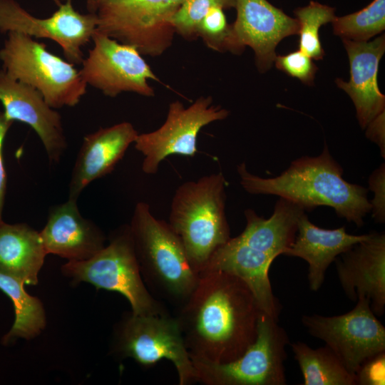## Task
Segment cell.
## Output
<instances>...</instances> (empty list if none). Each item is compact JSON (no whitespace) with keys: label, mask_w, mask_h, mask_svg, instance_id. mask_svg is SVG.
Listing matches in <instances>:
<instances>
[{"label":"cell","mask_w":385,"mask_h":385,"mask_svg":"<svg viewBox=\"0 0 385 385\" xmlns=\"http://www.w3.org/2000/svg\"><path fill=\"white\" fill-rule=\"evenodd\" d=\"M260 311L242 279L211 271L200 274L176 317L190 356L227 363L239 358L255 340Z\"/></svg>","instance_id":"6da1fadb"},{"label":"cell","mask_w":385,"mask_h":385,"mask_svg":"<svg viewBox=\"0 0 385 385\" xmlns=\"http://www.w3.org/2000/svg\"><path fill=\"white\" fill-rule=\"evenodd\" d=\"M237 170L242 187L250 194L277 195L304 210L328 206L338 217L358 227L371 212L368 189L343 178V169L331 155L326 143L320 155L295 159L274 178H261L250 173L245 163L239 164Z\"/></svg>","instance_id":"7a4b0ae2"},{"label":"cell","mask_w":385,"mask_h":385,"mask_svg":"<svg viewBox=\"0 0 385 385\" xmlns=\"http://www.w3.org/2000/svg\"><path fill=\"white\" fill-rule=\"evenodd\" d=\"M225 185L219 172L183 183L173 197L168 224L199 274L215 251L230 238Z\"/></svg>","instance_id":"3957f363"},{"label":"cell","mask_w":385,"mask_h":385,"mask_svg":"<svg viewBox=\"0 0 385 385\" xmlns=\"http://www.w3.org/2000/svg\"><path fill=\"white\" fill-rule=\"evenodd\" d=\"M129 228L144 282L180 308L200 279L168 222L157 219L144 202L136 204Z\"/></svg>","instance_id":"277c9868"},{"label":"cell","mask_w":385,"mask_h":385,"mask_svg":"<svg viewBox=\"0 0 385 385\" xmlns=\"http://www.w3.org/2000/svg\"><path fill=\"white\" fill-rule=\"evenodd\" d=\"M62 274L74 284L88 282L97 289L123 295L135 314L168 312L163 304L148 291L142 277L129 225L116 230L109 243L92 257L68 261L61 266Z\"/></svg>","instance_id":"5b68a950"},{"label":"cell","mask_w":385,"mask_h":385,"mask_svg":"<svg viewBox=\"0 0 385 385\" xmlns=\"http://www.w3.org/2000/svg\"><path fill=\"white\" fill-rule=\"evenodd\" d=\"M0 60L3 71L38 91L53 108L76 106L87 84L74 64L48 51L45 44L20 32L7 33Z\"/></svg>","instance_id":"8992f818"},{"label":"cell","mask_w":385,"mask_h":385,"mask_svg":"<svg viewBox=\"0 0 385 385\" xmlns=\"http://www.w3.org/2000/svg\"><path fill=\"white\" fill-rule=\"evenodd\" d=\"M286 331L268 314L260 311L254 342L237 359L227 363L212 362L190 356L197 381L205 385H284V362Z\"/></svg>","instance_id":"52a82bcc"},{"label":"cell","mask_w":385,"mask_h":385,"mask_svg":"<svg viewBox=\"0 0 385 385\" xmlns=\"http://www.w3.org/2000/svg\"><path fill=\"white\" fill-rule=\"evenodd\" d=\"M111 349L120 358H131L145 367L167 359L176 369L180 385L197 382L178 320L168 312L123 314L115 327Z\"/></svg>","instance_id":"ba28073f"},{"label":"cell","mask_w":385,"mask_h":385,"mask_svg":"<svg viewBox=\"0 0 385 385\" xmlns=\"http://www.w3.org/2000/svg\"><path fill=\"white\" fill-rule=\"evenodd\" d=\"M186 0H100L96 31L134 46L141 55L158 56L175 34L172 18Z\"/></svg>","instance_id":"9c48e42d"},{"label":"cell","mask_w":385,"mask_h":385,"mask_svg":"<svg viewBox=\"0 0 385 385\" xmlns=\"http://www.w3.org/2000/svg\"><path fill=\"white\" fill-rule=\"evenodd\" d=\"M302 323L312 336L324 341L355 376L366 360L385 351V327L366 297H359L356 306L345 314L303 315Z\"/></svg>","instance_id":"30bf717a"},{"label":"cell","mask_w":385,"mask_h":385,"mask_svg":"<svg viewBox=\"0 0 385 385\" xmlns=\"http://www.w3.org/2000/svg\"><path fill=\"white\" fill-rule=\"evenodd\" d=\"M228 115L227 110L212 105L210 96L200 97L188 108L178 101L172 102L164 123L154 131L138 134L134 142L144 155L142 170L155 174L160 163L171 155L193 157L200 130Z\"/></svg>","instance_id":"8fae6325"},{"label":"cell","mask_w":385,"mask_h":385,"mask_svg":"<svg viewBox=\"0 0 385 385\" xmlns=\"http://www.w3.org/2000/svg\"><path fill=\"white\" fill-rule=\"evenodd\" d=\"M92 41L93 48L83 58L80 70L87 86L110 97H115L123 92H133L147 97L155 95L148 81L160 80L137 48L97 31Z\"/></svg>","instance_id":"7c38bea8"},{"label":"cell","mask_w":385,"mask_h":385,"mask_svg":"<svg viewBox=\"0 0 385 385\" xmlns=\"http://www.w3.org/2000/svg\"><path fill=\"white\" fill-rule=\"evenodd\" d=\"M58 9L48 18H36L15 0H0V31L23 33L32 38L51 39L62 48L66 60L81 64L82 48L92 41L96 31V14L77 11L72 0H56Z\"/></svg>","instance_id":"4fadbf2b"},{"label":"cell","mask_w":385,"mask_h":385,"mask_svg":"<svg viewBox=\"0 0 385 385\" xmlns=\"http://www.w3.org/2000/svg\"><path fill=\"white\" fill-rule=\"evenodd\" d=\"M235 9L237 17L230 24L227 51L239 54L246 46L251 47L259 71L265 72L274 63L277 44L299 34V21L267 0H236Z\"/></svg>","instance_id":"5bb4252c"},{"label":"cell","mask_w":385,"mask_h":385,"mask_svg":"<svg viewBox=\"0 0 385 385\" xmlns=\"http://www.w3.org/2000/svg\"><path fill=\"white\" fill-rule=\"evenodd\" d=\"M340 284L350 300L369 299L375 315L385 310V235L370 232L334 261Z\"/></svg>","instance_id":"9a60e30c"},{"label":"cell","mask_w":385,"mask_h":385,"mask_svg":"<svg viewBox=\"0 0 385 385\" xmlns=\"http://www.w3.org/2000/svg\"><path fill=\"white\" fill-rule=\"evenodd\" d=\"M0 102L10 121L29 125L41 139L51 163H58L67 148L61 115L39 91L0 71Z\"/></svg>","instance_id":"2e32d148"},{"label":"cell","mask_w":385,"mask_h":385,"mask_svg":"<svg viewBox=\"0 0 385 385\" xmlns=\"http://www.w3.org/2000/svg\"><path fill=\"white\" fill-rule=\"evenodd\" d=\"M350 66V78H337V86L352 100L356 118L362 129L384 112L385 96L378 86L379 61L385 51L384 35L371 41L358 42L342 39Z\"/></svg>","instance_id":"e0dca14e"},{"label":"cell","mask_w":385,"mask_h":385,"mask_svg":"<svg viewBox=\"0 0 385 385\" xmlns=\"http://www.w3.org/2000/svg\"><path fill=\"white\" fill-rule=\"evenodd\" d=\"M39 232L47 254L68 261L88 260L106 246L103 231L81 215L77 200L68 198L66 202L53 206Z\"/></svg>","instance_id":"ac0fdd59"},{"label":"cell","mask_w":385,"mask_h":385,"mask_svg":"<svg viewBox=\"0 0 385 385\" xmlns=\"http://www.w3.org/2000/svg\"><path fill=\"white\" fill-rule=\"evenodd\" d=\"M138 135L129 122L101 128L86 135L71 173L68 198L78 200L88 185L110 173Z\"/></svg>","instance_id":"d6986e66"},{"label":"cell","mask_w":385,"mask_h":385,"mask_svg":"<svg viewBox=\"0 0 385 385\" xmlns=\"http://www.w3.org/2000/svg\"><path fill=\"white\" fill-rule=\"evenodd\" d=\"M274 258L254 249L237 236L217 249L200 272L221 271L242 279L252 291L260 309L279 319L281 307L274 297L269 270Z\"/></svg>","instance_id":"ffe728a7"},{"label":"cell","mask_w":385,"mask_h":385,"mask_svg":"<svg viewBox=\"0 0 385 385\" xmlns=\"http://www.w3.org/2000/svg\"><path fill=\"white\" fill-rule=\"evenodd\" d=\"M369 236V233L349 234L344 227L334 230L319 227L304 213L299 220L295 240L284 255L299 257L307 262L309 287L312 291H317L324 281L331 263L339 255Z\"/></svg>","instance_id":"44dd1931"},{"label":"cell","mask_w":385,"mask_h":385,"mask_svg":"<svg viewBox=\"0 0 385 385\" xmlns=\"http://www.w3.org/2000/svg\"><path fill=\"white\" fill-rule=\"evenodd\" d=\"M305 210L283 197L276 202L271 217L265 219L252 209L245 210L246 226L237 237L251 247L276 258L293 244L298 223Z\"/></svg>","instance_id":"7402d4cb"},{"label":"cell","mask_w":385,"mask_h":385,"mask_svg":"<svg viewBox=\"0 0 385 385\" xmlns=\"http://www.w3.org/2000/svg\"><path fill=\"white\" fill-rule=\"evenodd\" d=\"M47 252L40 232L26 223H0V273L36 285Z\"/></svg>","instance_id":"603a6c76"},{"label":"cell","mask_w":385,"mask_h":385,"mask_svg":"<svg viewBox=\"0 0 385 385\" xmlns=\"http://www.w3.org/2000/svg\"><path fill=\"white\" fill-rule=\"evenodd\" d=\"M25 284L14 277L0 273V290L11 300L15 319L11 329L1 339L4 345L17 339H31L45 328L46 313L41 300L30 295L24 289Z\"/></svg>","instance_id":"cb8c5ba5"},{"label":"cell","mask_w":385,"mask_h":385,"mask_svg":"<svg viewBox=\"0 0 385 385\" xmlns=\"http://www.w3.org/2000/svg\"><path fill=\"white\" fill-rule=\"evenodd\" d=\"M291 347L303 375V385H356V376L327 345L313 349L295 342Z\"/></svg>","instance_id":"d4e9b609"},{"label":"cell","mask_w":385,"mask_h":385,"mask_svg":"<svg viewBox=\"0 0 385 385\" xmlns=\"http://www.w3.org/2000/svg\"><path fill=\"white\" fill-rule=\"evenodd\" d=\"M335 35L353 41H368L385 29V0H373L362 9L332 22Z\"/></svg>","instance_id":"484cf974"},{"label":"cell","mask_w":385,"mask_h":385,"mask_svg":"<svg viewBox=\"0 0 385 385\" xmlns=\"http://www.w3.org/2000/svg\"><path fill=\"white\" fill-rule=\"evenodd\" d=\"M294 14L299 24V50L312 59H322L324 51L319 39V29L332 22L337 16L335 9L311 1L306 6L297 8Z\"/></svg>","instance_id":"4316f807"},{"label":"cell","mask_w":385,"mask_h":385,"mask_svg":"<svg viewBox=\"0 0 385 385\" xmlns=\"http://www.w3.org/2000/svg\"><path fill=\"white\" fill-rule=\"evenodd\" d=\"M236 0H186L175 13L171 23L175 33L186 39L197 38V27L203 17L212 9L235 8Z\"/></svg>","instance_id":"83f0119b"},{"label":"cell","mask_w":385,"mask_h":385,"mask_svg":"<svg viewBox=\"0 0 385 385\" xmlns=\"http://www.w3.org/2000/svg\"><path fill=\"white\" fill-rule=\"evenodd\" d=\"M230 32L231 25L227 23L223 9L216 7L211 9L200 21L197 37H200L210 48L225 51Z\"/></svg>","instance_id":"f1b7e54d"},{"label":"cell","mask_w":385,"mask_h":385,"mask_svg":"<svg viewBox=\"0 0 385 385\" xmlns=\"http://www.w3.org/2000/svg\"><path fill=\"white\" fill-rule=\"evenodd\" d=\"M274 63L277 68L287 75L298 78L304 84H313L318 68L312 58L300 50L276 56Z\"/></svg>","instance_id":"f546056e"},{"label":"cell","mask_w":385,"mask_h":385,"mask_svg":"<svg viewBox=\"0 0 385 385\" xmlns=\"http://www.w3.org/2000/svg\"><path fill=\"white\" fill-rule=\"evenodd\" d=\"M369 189L374 192V198L370 201L371 212L374 221L384 223L385 221V165L381 163L369 176Z\"/></svg>","instance_id":"4dcf8cb0"},{"label":"cell","mask_w":385,"mask_h":385,"mask_svg":"<svg viewBox=\"0 0 385 385\" xmlns=\"http://www.w3.org/2000/svg\"><path fill=\"white\" fill-rule=\"evenodd\" d=\"M385 382V351L366 360L356 373V384L381 385Z\"/></svg>","instance_id":"1f68e13d"},{"label":"cell","mask_w":385,"mask_h":385,"mask_svg":"<svg viewBox=\"0 0 385 385\" xmlns=\"http://www.w3.org/2000/svg\"><path fill=\"white\" fill-rule=\"evenodd\" d=\"M12 121L6 119L4 112L0 111V223L2 220V212L6 188V175L3 158V145L4 138Z\"/></svg>","instance_id":"d6a6232c"},{"label":"cell","mask_w":385,"mask_h":385,"mask_svg":"<svg viewBox=\"0 0 385 385\" xmlns=\"http://www.w3.org/2000/svg\"><path fill=\"white\" fill-rule=\"evenodd\" d=\"M366 137L378 145L381 155L385 158L384 112L376 116L366 126Z\"/></svg>","instance_id":"836d02e7"},{"label":"cell","mask_w":385,"mask_h":385,"mask_svg":"<svg viewBox=\"0 0 385 385\" xmlns=\"http://www.w3.org/2000/svg\"><path fill=\"white\" fill-rule=\"evenodd\" d=\"M100 0H86L87 9L89 13L96 14Z\"/></svg>","instance_id":"e575fe53"}]
</instances>
